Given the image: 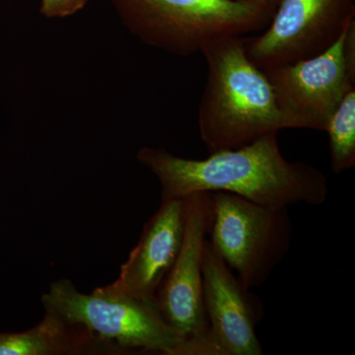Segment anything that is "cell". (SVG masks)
I'll return each instance as SVG.
<instances>
[{
    "label": "cell",
    "instance_id": "6da1fadb",
    "mask_svg": "<svg viewBox=\"0 0 355 355\" xmlns=\"http://www.w3.org/2000/svg\"><path fill=\"white\" fill-rule=\"evenodd\" d=\"M137 158L157 178L161 200L222 191L268 207H319L329 196L323 172L302 161L287 160L277 132L239 148L210 153L205 159L180 157L149 146L142 147Z\"/></svg>",
    "mask_w": 355,
    "mask_h": 355
},
{
    "label": "cell",
    "instance_id": "7a4b0ae2",
    "mask_svg": "<svg viewBox=\"0 0 355 355\" xmlns=\"http://www.w3.org/2000/svg\"><path fill=\"white\" fill-rule=\"evenodd\" d=\"M200 53L207 76L198 130L210 153L239 148L284 130L272 84L248 58L244 37L216 40Z\"/></svg>",
    "mask_w": 355,
    "mask_h": 355
},
{
    "label": "cell",
    "instance_id": "3957f363",
    "mask_svg": "<svg viewBox=\"0 0 355 355\" xmlns=\"http://www.w3.org/2000/svg\"><path fill=\"white\" fill-rule=\"evenodd\" d=\"M123 24L142 43L193 55L227 37L263 31L272 12L254 0H114Z\"/></svg>",
    "mask_w": 355,
    "mask_h": 355
},
{
    "label": "cell",
    "instance_id": "277c9868",
    "mask_svg": "<svg viewBox=\"0 0 355 355\" xmlns=\"http://www.w3.org/2000/svg\"><path fill=\"white\" fill-rule=\"evenodd\" d=\"M46 313L81 327L128 352L180 355L182 340L161 314L155 299L113 297L97 288L80 292L69 279L53 282L42 295Z\"/></svg>",
    "mask_w": 355,
    "mask_h": 355
},
{
    "label": "cell",
    "instance_id": "5b68a950",
    "mask_svg": "<svg viewBox=\"0 0 355 355\" xmlns=\"http://www.w3.org/2000/svg\"><path fill=\"white\" fill-rule=\"evenodd\" d=\"M211 193L209 241L248 289L261 286L288 253V207H268L232 193Z\"/></svg>",
    "mask_w": 355,
    "mask_h": 355
},
{
    "label": "cell",
    "instance_id": "8992f818",
    "mask_svg": "<svg viewBox=\"0 0 355 355\" xmlns=\"http://www.w3.org/2000/svg\"><path fill=\"white\" fill-rule=\"evenodd\" d=\"M183 205L181 249L154 299L183 343L180 355H202L209 329L203 302L202 259L214 219L211 193H191L183 198Z\"/></svg>",
    "mask_w": 355,
    "mask_h": 355
},
{
    "label": "cell",
    "instance_id": "52a82bcc",
    "mask_svg": "<svg viewBox=\"0 0 355 355\" xmlns=\"http://www.w3.org/2000/svg\"><path fill=\"white\" fill-rule=\"evenodd\" d=\"M355 20L354 0H279L258 36L245 38L248 58L263 73L330 48Z\"/></svg>",
    "mask_w": 355,
    "mask_h": 355
},
{
    "label": "cell",
    "instance_id": "ba28073f",
    "mask_svg": "<svg viewBox=\"0 0 355 355\" xmlns=\"http://www.w3.org/2000/svg\"><path fill=\"white\" fill-rule=\"evenodd\" d=\"M349 25L323 53L265 73L272 84L284 130L324 132L343 96L355 86V74L350 71L345 50Z\"/></svg>",
    "mask_w": 355,
    "mask_h": 355
},
{
    "label": "cell",
    "instance_id": "9c48e42d",
    "mask_svg": "<svg viewBox=\"0 0 355 355\" xmlns=\"http://www.w3.org/2000/svg\"><path fill=\"white\" fill-rule=\"evenodd\" d=\"M202 287L209 323L202 355L263 354L256 331L263 315L260 299L243 286L209 239L203 247Z\"/></svg>",
    "mask_w": 355,
    "mask_h": 355
},
{
    "label": "cell",
    "instance_id": "30bf717a",
    "mask_svg": "<svg viewBox=\"0 0 355 355\" xmlns=\"http://www.w3.org/2000/svg\"><path fill=\"white\" fill-rule=\"evenodd\" d=\"M183 236V198L162 200L144 224L139 243L121 266L119 277L97 291L113 297L153 299L176 261Z\"/></svg>",
    "mask_w": 355,
    "mask_h": 355
},
{
    "label": "cell",
    "instance_id": "8fae6325",
    "mask_svg": "<svg viewBox=\"0 0 355 355\" xmlns=\"http://www.w3.org/2000/svg\"><path fill=\"white\" fill-rule=\"evenodd\" d=\"M116 345L90 331L46 313L36 326L17 333H0V355L123 354Z\"/></svg>",
    "mask_w": 355,
    "mask_h": 355
},
{
    "label": "cell",
    "instance_id": "7c38bea8",
    "mask_svg": "<svg viewBox=\"0 0 355 355\" xmlns=\"http://www.w3.org/2000/svg\"><path fill=\"white\" fill-rule=\"evenodd\" d=\"M324 132L329 135L333 172L340 174L352 169L355 165V86L343 96Z\"/></svg>",
    "mask_w": 355,
    "mask_h": 355
},
{
    "label": "cell",
    "instance_id": "4fadbf2b",
    "mask_svg": "<svg viewBox=\"0 0 355 355\" xmlns=\"http://www.w3.org/2000/svg\"><path fill=\"white\" fill-rule=\"evenodd\" d=\"M89 0H41V13L48 18H64L80 11Z\"/></svg>",
    "mask_w": 355,
    "mask_h": 355
},
{
    "label": "cell",
    "instance_id": "5bb4252c",
    "mask_svg": "<svg viewBox=\"0 0 355 355\" xmlns=\"http://www.w3.org/2000/svg\"><path fill=\"white\" fill-rule=\"evenodd\" d=\"M254 1L259 2V3L261 4L266 7L268 10L273 11L277 8V4H279V0H254Z\"/></svg>",
    "mask_w": 355,
    "mask_h": 355
}]
</instances>
